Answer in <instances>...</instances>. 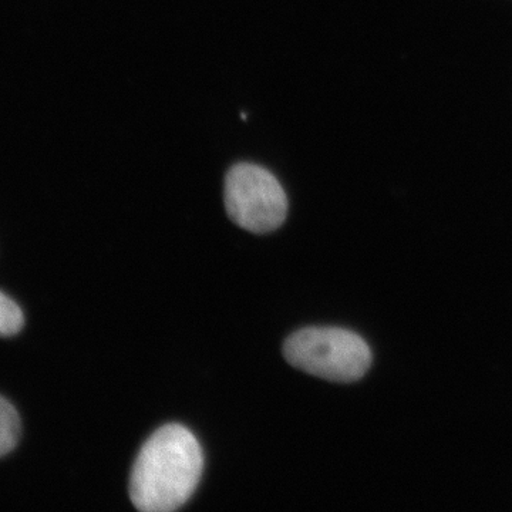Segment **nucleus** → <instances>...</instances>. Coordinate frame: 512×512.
<instances>
[{"label": "nucleus", "instance_id": "1", "mask_svg": "<svg viewBox=\"0 0 512 512\" xmlns=\"http://www.w3.org/2000/svg\"><path fill=\"white\" fill-rule=\"evenodd\" d=\"M204 456L194 434L180 424L157 430L141 448L130 478V498L143 512H171L190 500Z\"/></svg>", "mask_w": 512, "mask_h": 512}, {"label": "nucleus", "instance_id": "2", "mask_svg": "<svg viewBox=\"0 0 512 512\" xmlns=\"http://www.w3.org/2000/svg\"><path fill=\"white\" fill-rule=\"evenodd\" d=\"M284 356L296 369L336 383L362 379L372 353L356 333L339 328H306L286 339Z\"/></svg>", "mask_w": 512, "mask_h": 512}, {"label": "nucleus", "instance_id": "3", "mask_svg": "<svg viewBox=\"0 0 512 512\" xmlns=\"http://www.w3.org/2000/svg\"><path fill=\"white\" fill-rule=\"evenodd\" d=\"M225 208L238 227L268 234L284 224L288 198L282 185L265 168L238 164L225 180Z\"/></svg>", "mask_w": 512, "mask_h": 512}, {"label": "nucleus", "instance_id": "4", "mask_svg": "<svg viewBox=\"0 0 512 512\" xmlns=\"http://www.w3.org/2000/svg\"><path fill=\"white\" fill-rule=\"evenodd\" d=\"M22 436V424L15 407L0 396V457L6 456L18 446Z\"/></svg>", "mask_w": 512, "mask_h": 512}, {"label": "nucleus", "instance_id": "5", "mask_svg": "<svg viewBox=\"0 0 512 512\" xmlns=\"http://www.w3.org/2000/svg\"><path fill=\"white\" fill-rule=\"evenodd\" d=\"M25 325V316L18 303L8 295L0 292V336L10 338L22 330Z\"/></svg>", "mask_w": 512, "mask_h": 512}]
</instances>
